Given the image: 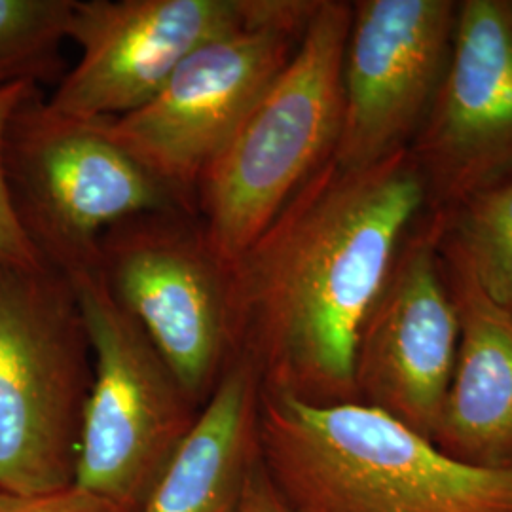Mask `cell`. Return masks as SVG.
<instances>
[{
    "label": "cell",
    "mask_w": 512,
    "mask_h": 512,
    "mask_svg": "<svg viewBox=\"0 0 512 512\" xmlns=\"http://www.w3.org/2000/svg\"><path fill=\"white\" fill-rule=\"evenodd\" d=\"M427 207L408 148L368 167L329 158L234 264L238 355L262 391L355 403L366 317Z\"/></svg>",
    "instance_id": "1"
},
{
    "label": "cell",
    "mask_w": 512,
    "mask_h": 512,
    "mask_svg": "<svg viewBox=\"0 0 512 512\" xmlns=\"http://www.w3.org/2000/svg\"><path fill=\"white\" fill-rule=\"evenodd\" d=\"M258 448L296 512H512V473L467 465L357 401L262 391Z\"/></svg>",
    "instance_id": "2"
},
{
    "label": "cell",
    "mask_w": 512,
    "mask_h": 512,
    "mask_svg": "<svg viewBox=\"0 0 512 512\" xmlns=\"http://www.w3.org/2000/svg\"><path fill=\"white\" fill-rule=\"evenodd\" d=\"M349 23L351 2L321 0L285 69L203 175L196 213L230 264L334 152Z\"/></svg>",
    "instance_id": "3"
},
{
    "label": "cell",
    "mask_w": 512,
    "mask_h": 512,
    "mask_svg": "<svg viewBox=\"0 0 512 512\" xmlns=\"http://www.w3.org/2000/svg\"><path fill=\"white\" fill-rule=\"evenodd\" d=\"M93 351L73 285L0 262V492L74 486Z\"/></svg>",
    "instance_id": "4"
},
{
    "label": "cell",
    "mask_w": 512,
    "mask_h": 512,
    "mask_svg": "<svg viewBox=\"0 0 512 512\" xmlns=\"http://www.w3.org/2000/svg\"><path fill=\"white\" fill-rule=\"evenodd\" d=\"M2 173L25 238L65 277L97 268L101 238L120 220L188 209L112 137L109 118L57 112L40 88L10 118Z\"/></svg>",
    "instance_id": "5"
},
{
    "label": "cell",
    "mask_w": 512,
    "mask_h": 512,
    "mask_svg": "<svg viewBox=\"0 0 512 512\" xmlns=\"http://www.w3.org/2000/svg\"><path fill=\"white\" fill-rule=\"evenodd\" d=\"M97 272L203 408L236 359L238 338L234 264L215 249L198 213L167 209L120 220L101 238Z\"/></svg>",
    "instance_id": "6"
},
{
    "label": "cell",
    "mask_w": 512,
    "mask_h": 512,
    "mask_svg": "<svg viewBox=\"0 0 512 512\" xmlns=\"http://www.w3.org/2000/svg\"><path fill=\"white\" fill-rule=\"evenodd\" d=\"M93 351V384L74 486L139 512L192 431L202 406L110 296L101 275L67 277Z\"/></svg>",
    "instance_id": "7"
},
{
    "label": "cell",
    "mask_w": 512,
    "mask_h": 512,
    "mask_svg": "<svg viewBox=\"0 0 512 512\" xmlns=\"http://www.w3.org/2000/svg\"><path fill=\"white\" fill-rule=\"evenodd\" d=\"M302 14L298 0H76L80 57L46 101L78 118L124 116L211 40L251 25L293 31Z\"/></svg>",
    "instance_id": "8"
},
{
    "label": "cell",
    "mask_w": 512,
    "mask_h": 512,
    "mask_svg": "<svg viewBox=\"0 0 512 512\" xmlns=\"http://www.w3.org/2000/svg\"><path fill=\"white\" fill-rule=\"evenodd\" d=\"M302 37L251 25L211 40L143 107L109 118L112 137L196 211L203 175L285 69Z\"/></svg>",
    "instance_id": "9"
},
{
    "label": "cell",
    "mask_w": 512,
    "mask_h": 512,
    "mask_svg": "<svg viewBox=\"0 0 512 512\" xmlns=\"http://www.w3.org/2000/svg\"><path fill=\"white\" fill-rule=\"evenodd\" d=\"M459 2H351L342 65V118L332 160L378 164L412 145L446 73Z\"/></svg>",
    "instance_id": "10"
},
{
    "label": "cell",
    "mask_w": 512,
    "mask_h": 512,
    "mask_svg": "<svg viewBox=\"0 0 512 512\" xmlns=\"http://www.w3.org/2000/svg\"><path fill=\"white\" fill-rule=\"evenodd\" d=\"M440 213L421 215L361 330L357 403L433 440L458 359V306L440 262Z\"/></svg>",
    "instance_id": "11"
},
{
    "label": "cell",
    "mask_w": 512,
    "mask_h": 512,
    "mask_svg": "<svg viewBox=\"0 0 512 512\" xmlns=\"http://www.w3.org/2000/svg\"><path fill=\"white\" fill-rule=\"evenodd\" d=\"M408 150L431 213L511 179L512 0L459 2L446 73Z\"/></svg>",
    "instance_id": "12"
},
{
    "label": "cell",
    "mask_w": 512,
    "mask_h": 512,
    "mask_svg": "<svg viewBox=\"0 0 512 512\" xmlns=\"http://www.w3.org/2000/svg\"><path fill=\"white\" fill-rule=\"evenodd\" d=\"M439 253L461 336L433 440L467 465L512 473V313L478 285L467 260L442 234Z\"/></svg>",
    "instance_id": "13"
},
{
    "label": "cell",
    "mask_w": 512,
    "mask_h": 512,
    "mask_svg": "<svg viewBox=\"0 0 512 512\" xmlns=\"http://www.w3.org/2000/svg\"><path fill=\"white\" fill-rule=\"evenodd\" d=\"M262 384L236 355L139 512H230L260 454Z\"/></svg>",
    "instance_id": "14"
},
{
    "label": "cell",
    "mask_w": 512,
    "mask_h": 512,
    "mask_svg": "<svg viewBox=\"0 0 512 512\" xmlns=\"http://www.w3.org/2000/svg\"><path fill=\"white\" fill-rule=\"evenodd\" d=\"M437 213L442 239L467 260L495 304L512 313V179Z\"/></svg>",
    "instance_id": "15"
},
{
    "label": "cell",
    "mask_w": 512,
    "mask_h": 512,
    "mask_svg": "<svg viewBox=\"0 0 512 512\" xmlns=\"http://www.w3.org/2000/svg\"><path fill=\"white\" fill-rule=\"evenodd\" d=\"M76 0H0V90L54 84L67 74L61 55Z\"/></svg>",
    "instance_id": "16"
},
{
    "label": "cell",
    "mask_w": 512,
    "mask_h": 512,
    "mask_svg": "<svg viewBox=\"0 0 512 512\" xmlns=\"http://www.w3.org/2000/svg\"><path fill=\"white\" fill-rule=\"evenodd\" d=\"M33 84H14L0 90V262L4 264H16L25 268H37L44 266L42 258L38 256L35 247L25 238L23 230L19 228L18 220L14 217L12 205L8 200L4 173H2V145L6 128L10 124V118L19 105L37 90Z\"/></svg>",
    "instance_id": "17"
},
{
    "label": "cell",
    "mask_w": 512,
    "mask_h": 512,
    "mask_svg": "<svg viewBox=\"0 0 512 512\" xmlns=\"http://www.w3.org/2000/svg\"><path fill=\"white\" fill-rule=\"evenodd\" d=\"M0 512H129L99 495L71 486L46 494L0 492Z\"/></svg>",
    "instance_id": "18"
},
{
    "label": "cell",
    "mask_w": 512,
    "mask_h": 512,
    "mask_svg": "<svg viewBox=\"0 0 512 512\" xmlns=\"http://www.w3.org/2000/svg\"><path fill=\"white\" fill-rule=\"evenodd\" d=\"M230 512H296V509L277 488L258 454Z\"/></svg>",
    "instance_id": "19"
}]
</instances>
